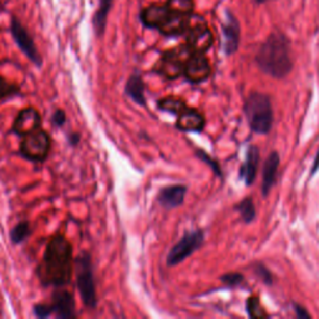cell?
Listing matches in <instances>:
<instances>
[{"instance_id":"1","label":"cell","mask_w":319,"mask_h":319,"mask_svg":"<svg viewBox=\"0 0 319 319\" xmlns=\"http://www.w3.org/2000/svg\"><path fill=\"white\" fill-rule=\"evenodd\" d=\"M72 246L61 234L49 241L43 261L38 267V277L44 285L64 287L72 274Z\"/></svg>"},{"instance_id":"2","label":"cell","mask_w":319,"mask_h":319,"mask_svg":"<svg viewBox=\"0 0 319 319\" xmlns=\"http://www.w3.org/2000/svg\"><path fill=\"white\" fill-rule=\"evenodd\" d=\"M256 60L265 74L277 79L284 77L292 69L290 47L287 38L281 34L271 35L259 49Z\"/></svg>"},{"instance_id":"3","label":"cell","mask_w":319,"mask_h":319,"mask_svg":"<svg viewBox=\"0 0 319 319\" xmlns=\"http://www.w3.org/2000/svg\"><path fill=\"white\" fill-rule=\"evenodd\" d=\"M245 113L251 128L257 134H268L273 124L272 103L267 95L253 92L248 96Z\"/></svg>"},{"instance_id":"4","label":"cell","mask_w":319,"mask_h":319,"mask_svg":"<svg viewBox=\"0 0 319 319\" xmlns=\"http://www.w3.org/2000/svg\"><path fill=\"white\" fill-rule=\"evenodd\" d=\"M75 268H76V283L83 303L90 309H94L96 308L97 299L90 254L86 252L81 253L75 261Z\"/></svg>"},{"instance_id":"5","label":"cell","mask_w":319,"mask_h":319,"mask_svg":"<svg viewBox=\"0 0 319 319\" xmlns=\"http://www.w3.org/2000/svg\"><path fill=\"white\" fill-rule=\"evenodd\" d=\"M51 147V139L45 131L36 130L24 137L20 145V152L25 158L32 161H45Z\"/></svg>"},{"instance_id":"6","label":"cell","mask_w":319,"mask_h":319,"mask_svg":"<svg viewBox=\"0 0 319 319\" xmlns=\"http://www.w3.org/2000/svg\"><path fill=\"white\" fill-rule=\"evenodd\" d=\"M192 54L194 52L187 45L178 47V49L169 50L165 52L160 61L157 71L170 80L177 79L183 74L186 61Z\"/></svg>"},{"instance_id":"7","label":"cell","mask_w":319,"mask_h":319,"mask_svg":"<svg viewBox=\"0 0 319 319\" xmlns=\"http://www.w3.org/2000/svg\"><path fill=\"white\" fill-rule=\"evenodd\" d=\"M203 240L205 237H203L202 231H192L184 234L167 254V264L176 265L183 262L187 257L191 256L195 251H197L202 246Z\"/></svg>"},{"instance_id":"8","label":"cell","mask_w":319,"mask_h":319,"mask_svg":"<svg viewBox=\"0 0 319 319\" xmlns=\"http://www.w3.org/2000/svg\"><path fill=\"white\" fill-rule=\"evenodd\" d=\"M12 34L15 43L18 44V46L20 47L21 51L26 55L35 65L40 66L41 65V57L38 52V49H36L34 41H33L32 36L29 35V33L26 32V29L21 25L19 19H16L15 16L12 19Z\"/></svg>"},{"instance_id":"9","label":"cell","mask_w":319,"mask_h":319,"mask_svg":"<svg viewBox=\"0 0 319 319\" xmlns=\"http://www.w3.org/2000/svg\"><path fill=\"white\" fill-rule=\"evenodd\" d=\"M209 74H211V66L203 54L194 52L186 61L183 75L191 83H202L209 76Z\"/></svg>"},{"instance_id":"10","label":"cell","mask_w":319,"mask_h":319,"mask_svg":"<svg viewBox=\"0 0 319 319\" xmlns=\"http://www.w3.org/2000/svg\"><path fill=\"white\" fill-rule=\"evenodd\" d=\"M214 44V35L205 24L195 25L187 32V46L192 52L203 54Z\"/></svg>"},{"instance_id":"11","label":"cell","mask_w":319,"mask_h":319,"mask_svg":"<svg viewBox=\"0 0 319 319\" xmlns=\"http://www.w3.org/2000/svg\"><path fill=\"white\" fill-rule=\"evenodd\" d=\"M41 125V116L34 108H26L19 113L18 117L13 124L14 132L20 136H26L29 134L39 130Z\"/></svg>"},{"instance_id":"12","label":"cell","mask_w":319,"mask_h":319,"mask_svg":"<svg viewBox=\"0 0 319 319\" xmlns=\"http://www.w3.org/2000/svg\"><path fill=\"white\" fill-rule=\"evenodd\" d=\"M190 24H191L190 15L170 12L165 20L160 24L157 30L165 36H178L189 32Z\"/></svg>"},{"instance_id":"13","label":"cell","mask_w":319,"mask_h":319,"mask_svg":"<svg viewBox=\"0 0 319 319\" xmlns=\"http://www.w3.org/2000/svg\"><path fill=\"white\" fill-rule=\"evenodd\" d=\"M52 309L60 319H69L76 317L74 297L68 290H57L52 295Z\"/></svg>"},{"instance_id":"14","label":"cell","mask_w":319,"mask_h":319,"mask_svg":"<svg viewBox=\"0 0 319 319\" xmlns=\"http://www.w3.org/2000/svg\"><path fill=\"white\" fill-rule=\"evenodd\" d=\"M223 50L227 55L233 54L240 44V25L232 14L227 15V21L222 26Z\"/></svg>"},{"instance_id":"15","label":"cell","mask_w":319,"mask_h":319,"mask_svg":"<svg viewBox=\"0 0 319 319\" xmlns=\"http://www.w3.org/2000/svg\"><path fill=\"white\" fill-rule=\"evenodd\" d=\"M186 191V187L181 186V184L165 187L164 190H161L158 195V203L166 209L176 208V207L181 206L183 203Z\"/></svg>"},{"instance_id":"16","label":"cell","mask_w":319,"mask_h":319,"mask_svg":"<svg viewBox=\"0 0 319 319\" xmlns=\"http://www.w3.org/2000/svg\"><path fill=\"white\" fill-rule=\"evenodd\" d=\"M181 131H190V132H200L205 126V117L202 114L198 113L194 109L183 110L182 113L178 115L177 124H176Z\"/></svg>"},{"instance_id":"17","label":"cell","mask_w":319,"mask_h":319,"mask_svg":"<svg viewBox=\"0 0 319 319\" xmlns=\"http://www.w3.org/2000/svg\"><path fill=\"white\" fill-rule=\"evenodd\" d=\"M170 10L167 9L166 5H158L153 4L150 7L145 8L141 13H140V20L145 26L151 28V29H157L160 24L165 20L167 15H169Z\"/></svg>"},{"instance_id":"18","label":"cell","mask_w":319,"mask_h":319,"mask_svg":"<svg viewBox=\"0 0 319 319\" xmlns=\"http://www.w3.org/2000/svg\"><path fill=\"white\" fill-rule=\"evenodd\" d=\"M259 164V151L256 146H251L248 148L246 160L243 162L240 171V177L245 181L246 184H252L254 181V177L257 175V169Z\"/></svg>"},{"instance_id":"19","label":"cell","mask_w":319,"mask_h":319,"mask_svg":"<svg viewBox=\"0 0 319 319\" xmlns=\"http://www.w3.org/2000/svg\"><path fill=\"white\" fill-rule=\"evenodd\" d=\"M279 166V155L277 152H272L265 160V164L263 166V176H262V194L267 196L270 194L271 189L276 182L277 171Z\"/></svg>"},{"instance_id":"20","label":"cell","mask_w":319,"mask_h":319,"mask_svg":"<svg viewBox=\"0 0 319 319\" xmlns=\"http://www.w3.org/2000/svg\"><path fill=\"white\" fill-rule=\"evenodd\" d=\"M144 81H142L141 76H140L139 72H134L130 76V79L127 80V84H126L125 92L128 97H130L132 101H135L139 105L144 106L146 103V100H145V95H144Z\"/></svg>"},{"instance_id":"21","label":"cell","mask_w":319,"mask_h":319,"mask_svg":"<svg viewBox=\"0 0 319 319\" xmlns=\"http://www.w3.org/2000/svg\"><path fill=\"white\" fill-rule=\"evenodd\" d=\"M114 0H100L99 9L95 13L92 24H94V30L97 36H101L105 33L106 23H108V16L110 13L111 5Z\"/></svg>"},{"instance_id":"22","label":"cell","mask_w":319,"mask_h":319,"mask_svg":"<svg viewBox=\"0 0 319 319\" xmlns=\"http://www.w3.org/2000/svg\"><path fill=\"white\" fill-rule=\"evenodd\" d=\"M158 108L161 109V110L167 111V113H171L173 115H177L178 116L183 110H186L187 105L183 100L178 99V97L167 96L160 100Z\"/></svg>"},{"instance_id":"23","label":"cell","mask_w":319,"mask_h":319,"mask_svg":"<svg viewBox=\"0 0 319 319\" xmlns=\"http://www.w3.org/2000/svg\"><path fill=\"white\" fill-rule=\"evenodd\" d=\"M166 7L171 13L191 16L192 12H194L195 4L194 0H167Z\"/></svg>"},{"instance_id":"24","label":"cell","mask_w":319,"mask_h":319,"mask_svg":"<svg viewBox=\"0 0 319 319\" xmlns=\"http://www.w3.org/2000/svg\"><path fill=\"white\" fill-rule=\"evenodd\" d=\"M29 234H30L29 222L23 221V222L18 223V225L12 229V232H10V238H12L13 243H21L23 241H25L29 237Z\"/></svg>"},{"instance_id":"25","label":"cell","mask_w":319,"mask_h":319,"mask_svg":"<svg viewBox=\"0 0 319 319\" xmlns=\"http://www.w3.org/2000/svg\"><path fill=\"white\" fill-rule=\"evenodd\" d=\"M237 208H238L241 217H242V220L245 221V222L247 223L251 222V221H253L254 217H256V208H254L252 198H245V200L237 206Z\"/></svg>"},{"instance_id":"26","label":"cell","mask_w":319,"mask_h":319,"mask_svg":"<svg viewBox=\"0 0 319 319\" xmlns=\"http://www.w3.org/2000/svg\"><path fill=\"white\" fill-rule=\"evenodd\" d=\"M19 91H20V88L16 84L9 83L4 77L0 76V100L10 99V97L18 95Z\"/></svg>"},{"instance_id":"27","label":"cell","mask_w":319,"mask_h":319,"mask_svg":"<svg viewBox=\"0 0 319 319\" xmlns=\"http://www.w3.org/2000/svg\"><path fill=\"white\" fill-rule=\"evenodd\" d=\"M247 309H248V314L253 318H261L265 317V313L263 312V309L261 308V304L257 301L256 298H251L248 299L247 302Z\"/></svg>"},{"instance_id":"28","label":"cell","mask_w":319,"mask_h":319,"mask_svg":"<svg viewBox=\"0 0 319 319\" xmlns=\"http://www.w3.org/2000/svg\"><path fill=\"white\" fill-rule=\"evenodd\" d=\"M221 281L228 287H236V285L242 283L243 276L240 273H227L221 277Z\"/></svg>"},{"instance_id":"29","label":"cell","mask_w":319,"mask_h":319,"mask_svg":"<svg viewBox=\"0 0 319 319\" xmlns=\"http://www.w3.org/2000/svg\"><path fill=\"white\" fill-rule=\"evenodd\" d=\"M52 312H54L52 306H47V304H36L34 307V313L38 318L50 317Z\"/></svg>"},{"instance_id":"30","label":"cell","mask_w":319,"mask_h":319,"mask_svg":"<svg viewBox=\"0 0 319 319\" xmlns=\"http://www.w3.org/2000/svg\"><path fill=\"white\" fill-rule=\"evenodd\" d=\"M51 120H52V124L57 126V127H61V126L65 124V121H66V114L64 113L63 110H57L54 113V115H52Z\"/></svg>"},{"instance_id":"31","label":"cell","mask_w":319,"mask_h":319,"mask_svg":"<svg viewBox=\"0 0 319 319\" xmlns=\"http://www.w3.org/2000/svg\"><path fill=\"white\" fill-rule=\"evenodd\" d=\"M197 156L200 158H202V161L207 162V164H208L209 166H211L212 169H214V171L216 172L217 175H221V171H220V167H218V165L215 161H212V158L209 157V156L207 155V153L203 152V151H197Z\"/></svg>"},{"instance_id":"32","label":"cell","mask_w":319,"mask_h":319,"mask_svg":"<svg viewBox=\"0 0 319 319\" xmlns=\"http://www.w3.org/2000/svg\"><path fill=\"white\" fill-rule=\"evenodd\" d=\"M295 308H296V313H297V315H298L299 318H309L310 315L308 314V313L306 312V310L303 309V308L302 307H299V306H295Z\"/></svg>"},{"instance_id":"33","label":"cell","mask_w":319,"mask_h":319,"mask_svg":"<svg viewBox=\"0 0 319 319\" xmlns=\"http://www.w3.org/2000/svg\"><path fill=\"white\" fill-rule=\"evenodd\" d=\"M79 139H80L79 134H71V135L69 136V141H70V144L72 145V146H74V145H77V142H79Z\"/></svg>"},{"instance_id":"34","label":"cell","mask_w":319,"mask_h":319,"mask_svg":"<svg viewBox=\"0 0 319 319\" xmlns=\"http://www.w3.org/2000/svg\"><path fill=\"white\" fill-rule=\"evenodd\" d=\"M318 167H319V152H318V155L315 156L314 165H313V167H312V175H314V173L318 171Z\"/></svg>"},{"instance_id":"35","label":"cell","mask_w":319,"mask_h":319,"mask_svg":"<svg viewBox=\"0 0 319 319\" xmlns=\"http://www.w3.org/2000/svg\"><path fill=\"white\" fill-rule=\"evenodd\" d=\"M258 3H264V2H268V0H257Z\"/></svg>"}]
</instances>
